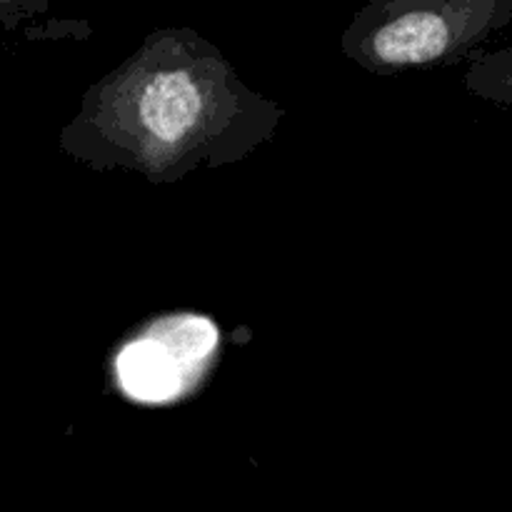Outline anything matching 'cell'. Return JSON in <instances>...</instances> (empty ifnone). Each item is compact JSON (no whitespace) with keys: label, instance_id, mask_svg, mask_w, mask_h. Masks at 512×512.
Listing matches in <instances>:
<instances>
[{"label":"cell","instance_id":"1","mask_svg":"<svg viewBox=\"0 0 512 512\" xmlns=\"http://www.w3.org/2000/svg\"><path fill=\"white\" fill-rule=\"evenodd\" d=\"M283 120L285 110L250 90L208 38L160 28L85 90L58 145L93 170L178 183L200 168L240 163Z\"/></svg>","mask_w":512,"mask_h":512},{"label":"cell","instance_id":"2","mask_svg":"<svg viewBox=\"0 0 512 512\" xmlns=\"http://www.w3.org/2000/svg\"><path fill=\"white\" fill-rule=\"evenodd\" d=\"M512 23V0H370L340 35L348 60L375 75L473 63Z\"/></svg>","mask_w":512,"mask_h":512},{"label":"cell","instance_id":"3","mask_svg":"<svg viewBox=\"0 0 512 512\" xmlns=\"http://www.w3.org/2000/svg\"><path fill=\"white\" fill-rule=\"evenodd\" d=\"M220 330L198 313H170L135 330L113 358L120 393L140 405H170L193 395L213 370Z\"/></svg>","mask_w":512,"mask_h":512},{"label":"cell","instance_id":"4","mask_svg":"<svg viewBox=\"0 0 512 512\" xmlns=\"http://www.w3.org/2000/svg\"><path fill=\"white\" fill-rule=\"evenodd\" d=\"M465 88L478 98L512 110V48H500L470 63L465 73Z\"/></svg>","mask_w":512,"mask_h":512}]
</instances>
